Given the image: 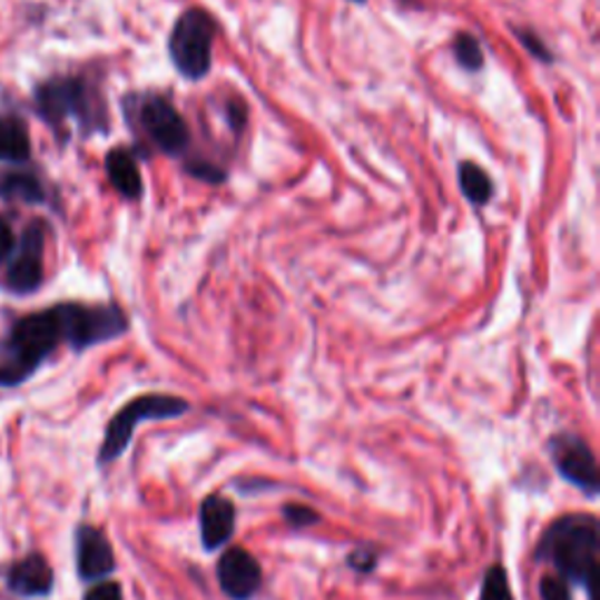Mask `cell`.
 Segmentation results:
<instances>
[{
  "instance_id": "1",
  "label": "cell",
  "mask_w": 600,
  "mask_h": 600,
  "mask_svg": "<svg viewBox=\"0 0 600 600\" xmlns=\"http://www.w3.org/2000/svg\"><path fill=\"white\" fill-rule=\"evenodd\" d=\"M600 551V521L589 511H572L553 519L532 551L538 565H551L555 574L563 577L570 587L584 589L593 600L591 584L596 577V563Z\"/></svg>"
},
{
  "instance_id": "2",
  "label": "cell",
  "mask_w": 600,
  "mask_h": 600,
  "mask_svg": "<svg viewBox=\"0 0 600 600\" xmlns=\"http://www.w3.org/2000/svg\"><path fill=\"white\" fill-rule=\"evenodd\" d=\"M59 345H69L59 305L21 317L0 345V387H19L48 362Z\"/></svg>"
},
{
  "instance_id": "3",
  "label": "cell",
  "mask_w": 600,
  "mask_h": 600,
  "mask_svg": "<svg viewBox=\"0 0 600 600\" xmlns=\"http://www.w3.org/2000/svg\"><path fill=\"white\" fill-rule=\"evenodd\" d=\"M129 127L146 139L150 150L174 160H186L190 148V129L179 108L160 92H137L125 97Z\"/></svg>"
},
{
  "instance_id": "4",
  "label": "cell",
  "mask_w": 600,
  "mask_h": 600,
  "mask_svg": "<svg viewBox=\"0 0 600 600\" xmlns=\"http://www.w3.org/2000/svg\"><path fill=\"white\" fill-rule=\"evenodd\" d=\"M38 114L55 129H61L69 120H78L85 135L108 131L106 106L97 90L82 78H55L42 82L36 92Z\"/></svg>"
},
{
  "instance_id": "5",
  "label": "cell",
  "mask_w": 600,
  "mask_h": 600,
  "mask_svg": "<svg viewBox=\"0 0 600 600\" xmlns=\"http://www.w3.org/2000/svg\"><path fill=\"white\" fill-rule=\"evenodd\" d=\"M188 413L190 404L176 394L148 392L129 399V402L108 420V425L104 430V441L97 453V464L104 470V466L118 462L127 453L129 443L135 439V432L141 422L179 420Z\"/></svg>"
},
{
  "instance_id": "6",
  "label": "cell",
  "mask_w": 600,
  "mask_h": 600,
  "mask_svg": "<svg viewBox=\"0 0 600 600\" xmlns=\"http://www.w3.org/2000/svg\"><path fill=\"white\" fill-rule=\"evenodd\" d=\"M216 33V19L203 8H190L176 19L171 36L167 40V50L176 71L186 80L197 82L207 78V73L212 71Z\"/></svg>"
},
{
  "instance_id": "7",
  "label": "cell",
  "mask_w": 600,
  "mask_h": 600,
  "mask_svg": "<svg viewBox=\"0 0 600 600\" xmlns=\"http://www.w3.org/2000/svg\"><path fill=\"white\" fill-rule=\"evenodd\" d=\"M547 453L555 474L584 498L600 495V466L591 443L577 432H555L547 441Z\"/></svg>"
},
{
  "instance_id": "8",
  "label": "cell",
  "mask_w": 600,
  "mask_h": 600,
  "mask_svg": "<svg viewBox=\"0 0 600 600\" xmlns=\"http://www.w3.org/2000/svg\"><path fill=\"white\" fill-rule=\"evenodd\" d=\"M73 553H76L78 580L85 584H97V582L110 580L118 570L114 544H110L106 532L92 523H80L76 528Z\"/></svg>"
},
{
  "instance_id": "9",
  "label": "cell",
  "mask_w": 600,
  "mask_h": 600,
  "mask_svg": "<svg viewBox=\"0 0 600 600\" xmlns=\"http://www.w3.org/2000/svg\"><path fill=\"white\" fill-rule=\"evenodd\" d=\"M216 582L230 600H254L263 591V568L244 547H226L216 563Z\"/></svg>"
},
{
  "instance_id": "10",
  "label": "cell",
  "mask_w": 600,
  "mask_h": 600,
  "mask_svg": "<svg viewBox=\"0 0 600 600\" xmlns=\"http://www.w3.org/2000/svg\"><path fill=\"white\" fill-rule=\"evenodd\" d=\"M48 228L42 220L27 226L19 242V252L12 254L8 268V286L14 294H31L42 284V252H46Z\"/></svg>"
},
{
  "instance_id": "11",
  "label": "cell",
  "mask_w": 600,
  "mask_h": 600,
  "mask_svg": "<svg viewBox=\"0 0 600 600\" xmlns=\"http://www.w3.org/2000/svg\"><path fill=\"white\" fill-rule=\"evenodd\" d=\"M57 574L50 561L40 551H31L21 555L6 570V587L12 596L33 600V598H50L55 593Z\"/></svg>"
},
{
  "instance_id": "12",
  "label": "cell",
  "mask_w": 600,
  "mask_h": 600,
  "mask_svg": "<svg viewBox=\"0 0 600 600\" xmlns=\"http://www.w3.org/2000/svg\"><path fill=\"white\" fill-rule=\"evenodd\" d=\"M199 542L207 553L220 551L230 544L237 530V506L230 498L212 493L199 502Z\"/></svg>"
},
{
  "instance_id": "13",
  "label": "cell",
  "mask_w": 600,
  "mask_h": 600,
  "mask_svg": "<svg viewBox=\"0 0 600 600\" xmlns=\"http://www.w3.org/2000/svg\"><path fill=\"white\" fill-rule=\"evenodd\" d=\"M108 181L125 199H139L144 195V181L139 171L137 153L131 148H114L106 155Z\"/></svg>"
},
{
  "instance_id": "14",
  "label": "cell",
  "mask_w": 600,
  "mask_h": 600,
  "mask_svg": "<svg viewBox=\"0 0 600 600\" xmlns=\"http://www.w3.org/2000/svg\"><path fill=\"white\" fill-rule=\"evenodd\" d=\"M458 181H460V190L466 197V203L474 207H485L493 199L495 186L491 181V176H488L476 163L464 160L458 167Z\"/></svg>"
},
{
  "instance_id": "15",
  "label": "cell",
  "mask_w": 600,
  "mask_h": 600,
  "mask_svg": "<svg viewBox=\"0 0 600 600\" xmlns=\"http://www.w3.org/2000/svg\"><path fill=\"white\" fill-rule=\"evenodd\" d=\"M31 155V139L24 122L17 118H0V160L24 163Z\"/></svg>"
},
{
  "instance_id": "16",
  "label": "cell",
  "mask_w": 600,
  "mask_h": 600,
  "mask_svg": "<svg viewBox=\"0 0 600 600\" xmlns=\"http://www.w3.org/2000/svg\"><path fill=\"white\" fill-rule=\"evenodd\" d=\"M0 195L6 199H19V203L40 205L46 203V190L31 174H10L0 181Z\"/></svg>"
},
{
  "instance_id": "17",
  "label": "cell",
  "mask_w": 600,
  "mask_h": 600,
  "mask_svg": "<svg viewBox=\"0 0 600 600\" xmlns=\"http://www.w3.org/2000/svg\"><path fill=\"white\" fill-rule=\"evenodd\" d=\"M479 600H517L514 591H511L509 572L504 565L495 563L491 568H485V572L481 577Z\"/></svg>"
},
{
  "instance_id": "18",
  "label": "cell",
  "mask_w": 600,
  "mask_h": 600,
  "mask_svg": "<svg viewBox=\"0 0 600 600\" xmlns=\"http://www.w3.org/2000/svg\"><path fill=\"white\" fill-rule=\"evenodd\" d=\"M453 55L464 71L479 73L485 63L481 42L472 33H458L453 40Z\"/></svg>"
},
{
  "instance_id": "19",
  "label": "cell",
  "mask_w": 600,
  "mask_h": 600,
  "mask_svg": "<svg viewBox=\"0 0 600 600\" xmlns=\"http://www.w3.org/2000/svg\"><path fill=\"white\" fill-rule=\"evenodd\" d=\"M282 519L292 530H307V528H315L322 521V514L309 504L286 502L282 504Z\"/></svg>"
},
{
  "instance_id": "20",
  "label": "cell",
  "mask_w": 600,
  "mask_h": 600,
  "mask_svg": "<svg viewBox=\"0 0 600 600\" xmlns=\"http://www.w3.org/2000/svg\"><path fill=\"white\" fill-rule=\"evenodd\" d=\"M377 561H381V553H377V549L371 547V544L354 547L345 555V565L352 572H357V574H373L375 568H377Z\"/></svg>"
},
{
  "instance_id": "21",
  "label": "cell",
  "mask_w": 600,
  "mask_h": 600,
  "mask_svg": "<svg viewBox=\"0 0 600 600\" xmlns=\"http://www.w3.org/2000/svg\"><path fill=\"white\" fill-rule=\"evenodd\" d=\"M540 600H574L572 587L559 574H544L540 580Z\"/></svg>"
},
{
  "instance_id": "22",
  "label": "cell",
  "mask_w": 600,
  "mask_h": 600,
  "mask_svg": "<svg viewBox=\"0 0 600 600\" xmlns=\"http://www.w3.org/2000/svg\"><path fill=\"white\" fill-rule=\"evenodd\" d=\"M514 36L519 38V42H521V46L532 55V57H535V59H540V61H544V63H551L553 61V55L549 52V48L544 46V40H540L535 33H532V31H523V29H514Z\"/></svg>"
},
{
  "instance_id": "23",
  "label": "cell",
  "mask_w": 600,
  "mask_h": 600,
  "mask_svg": "<svg viewBox=\"0 0 600 600\" xmlns=\"http://www.w3.org/2000/svg\"><path fill=\"white\" fill-rule=\"evenodd\" d=\"M82 600H125L122 584L116 580H104L97 584H90V589L85 591Z\"/></svg>"
},
{
  "instance_id": "24",
  "label": "cell",
  "mask_w": 600,
  "mask_h": 600,
  "mask_svg": "<svg viewBox=\"0 0 600 600\" xmlns=\"http://www.w3.org/2000/svg\"><path fill=\"white\" fill-rule=\"evenodd\" d=\"M14 247H17V242H14L12 226L8 224V220L3 216H0V260L12 258Z\"/></svg>"
},
{
  "instance_id": "25",
  "label": "cell",
  "mask_w": 600,
  "mask_h": 600,
  "mask_svg": "<svg viewBox=\"0 0 600 600\" xmlns=\"http://www.w3.org/2000/svg\"><path fill=\"white\" fill-rule=\"evenodd\" d=\"M347 3H357V6H362V3H366V0H347Z\"/></svg>"
}]
</instances>
